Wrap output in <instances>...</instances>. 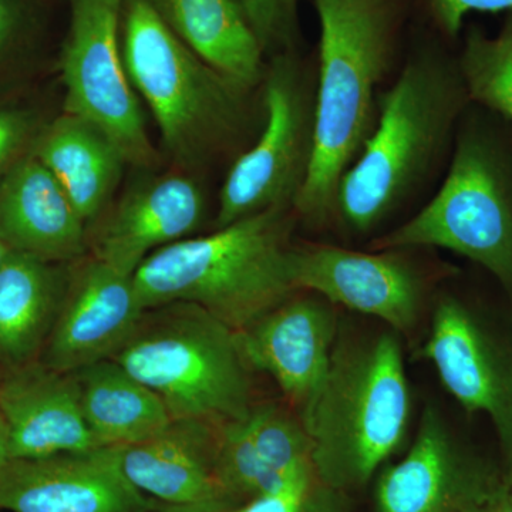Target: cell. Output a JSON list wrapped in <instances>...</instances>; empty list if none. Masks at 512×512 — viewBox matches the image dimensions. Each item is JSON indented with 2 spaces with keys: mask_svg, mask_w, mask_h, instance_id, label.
Returning <instances> with one entry per match:
<instances>
[{
  "mask_svg": "<svg viewBox=\"0 0 512 512\" xmlns=\"http://www.w3.org/2000/svg\"><path fill=\"white\" fill-rule=\"evenodd\" d=\"M320 26L315 148L293 204L312 228L335 221L340 180L379 116L377 89L392 67L412 0H312Z\"/></svg>",
  "mask_w": 512,
  "mask_h": 512,
  "instance_id": "1",
  "label": "cell"
},
{
  "mask_svg": "<svg viewBox=\"0 0 512 512\" xmlns=\"http://www.w3.org/2000/svg\"><path fill=\"white\" fill-rule=\"evenodd\" d=\"M457 60L423 40L379 100L375 130L340 180L335 221L355 234L379 227L420 190L466 110Z\"/></svg>",
  "mask_w": 512,
  "mask_h": 512,
  "instance_id": "2",
  "label": "cell"
},
{
  "mask_svg": "<svg viewBox=\"0 0 512 512\" xmlns=\"http://www.w3.org/2000/svg\"><path fill=\"white\" fill-rule=\"evenodd\" d=\"M292 207H278L158 249L133 275L144 311L200 306L239 332L295 293L289 269Z\"/></svg>",
  "mask_w": 512,
  "mask_h": 512,
  "instance_id": "3",
  "label": "cell"
},
{
  "mask_svg": "<svg viewBox=\"0 0 512 512\" xmlns=\"http://www.w3.org/2000/svg\"><path fill=\"white\" fill-rule=\"evenodd\" d=\"M413 399L393 330L342 329L303 419L316 473L330 487L369 481L406 437Z\"/></svg>",
  "mask_w": 512,
  "mask_h": 512,
  "instance_id": "4",
  "label": "cell"
},
{
  "mask_svg": "<svg viewBox=\"0 0 512 512\" xmlns=\"http://www.w3.org/2000/svg\"><path fill=\"white\" fill-rule=\"evenodd\" d=\"M120 43L130 82L150 107L175 163L197 167L238 141L251 90L195 55L147 0H124Z\"/></svg>",
  "mask_w": 512,
  "mask_h": 512,
  "instance_id": "5",
  "label": "cell"
},
{
  "mask_svg": "<svg viewBox=\"0 0 512 512\" xmlns=\"http://www.w3.org/2000/svg\"><path fill=\"white\" fill-rule=\"evenodd\" d=\"M111 359L153 390L173 420L222 424L254 406L237 332L192 303L146 309Z\"/></svg>",
  "mask_w": 512,
  "mask_h": 512,
  "instance_id": "6",
  "label": "cell"
},
{
  "mask_svg": "<svg viewBox=\"0 0 512 512\" xmlns=\"http://www.w3.org/2000/svg\"><path fill=\"white\" fill-rule=\"evenodd\" d=\"M372 248L447 249L483 266L512 293V157L501 138L478 124L461 128L439 191Z\"/></svg>",
  "mask_w": 512,
  "mask_h": 512,
  "instance_id": "7",
  "label": "cell"
},
{
  "mask_svg": "<svg viewBox=\"0 0 512 512\" xmlns=\"http://www.w3.org/2000/svg\"><path fill=\"white\" fill-rule=\"evenodd\" d=\"M269 59L262 79L264 128L222 184L215 228L272 208H293L311 171L315 77L298 52Z\"/></svg>",
  "mask_w": 512,
  "mask_h": 512,
  "instance_id": "8",
  "label": "cell"
},
{
  "mask_svg": "<svg viewBox=\"0 0 512 512\" xmlns=\"http://www.w3.org/2000/svg\"><path fill=\"white\" fill-rule=\"evenodd\" d=\"M124 0H70L60 53L64 113L90 121L110 137L127 164L156 170L160 154L124 66L120 43Z\"/></svg>",
  "mask_w": 512,
  "mask_h": 512,
  "instance_id": "9",
  "label": "cell"
},
{
  "mask_svg": "<svg viewBox=\"0 0 512 512\" xmlns=\"http://www.w3.org/2000/svg\"><path fill=\"white\" fill-rule=\"evenodd\" d=\"M410 251L360 252L329 244H293L289 256L293 288L382 320L397 335L410 336L429 286L426 272L410 258Z\"/></svg>",
  "mask_w": 512,
  "mask_h": 512,
  "instance_id": "10",
  "label": "cell"
},
{
  "mask_svg": "<svg viewBox=\"0 0 512 512\" xmlns=\"http://www.w3.org/2000/svg\"><path fill=\"white\" fill-rule=\"evenodd\" d=\"M420 353L467 412L487 414L511 466L512 340L456 296H441Z\"/></svg>",
  "mask_w": 512,
  "mask_h": 512,
  "instance_id": "11",
  "label": "cell"
},
{
  "mask_svg": "<svg viewBox=\"0 0 512 512\" xmlns=\"http://www.w3.org/2000/svg\"><path fill=\"white\" fill-rule=\"evenodd\" d=\"M336 306L311 292H295L237 332L252 370L268 373L285 403L305 419L332 359L340 320Z\"/></svg>",
  "mask_w": 512,
  "mask_h": 512,
  "instance_id": "12",
  "label": "cell"
},
{
  "mask_svg": "<svg viewBox=\"0 0 512 512\" xmlns=\"http://www.w3.org/2000/svg\"><path fill=\"white\" fill-rule=\"evenodd\" d=\"M143 312L133 276L86 254L66 265L62 305L39 362L73 373L111 359Z\"/></svg>",
  "mask_w": 512,
  "mask_h": 512,
  "instance_id": "13",
  "label": "cell"
},
{
  "mask_svg": "<svg viewBox=\"0 0 512 512\" xmlns=\"http://www.w3.org/2000/svg\"><path fill=\"white\" fill-rule=\"evenodd\" d=\"M204 212V194L190 175H148L87 227V254L133 276L158 249L190 237Z\"/></svg>",
  "mask_w": 512,
  "mask_h": 512,
  "instance_id": "14",
  "label": "cell"
},
{
  "mask_svg": "<svg viewBox=\"0 0 512 512\" xmlns=\"http://www.w3.org/2000/svg\"><path fill=\"white\" fill-rule=\"evenodd\" d=\"M147 495L121 473L116 448L9 460L0 471V511L148 512Z\"/></svg>",
  "mask_w": 512,
  "mask_h": 512,
  "instance_id": "15",
  "label": "cell"
},
{
  "mask_svg": "<svg viewBox=\"0 0 512 512\" xmlns=\"http://www.w3.org/2000/svg\"><path fill=\"white\" fill-rule=\"evenodd\" d=\"M0 424L9 460L96 450L84 420L73 373L42 362L5 370L0 384Z\"/></svg>",
  "mask_w": 512,
  "mask_h": 512,
  "instance_id": "16",
  "label": "cell"
},
{
  "mask_svg": "<svg viewBox=\"0 0 512 512\" xmlns=\"http://www.w3.org/2000/svg\"><path fill=\"white\" fill-rule=\"evenodd\" d=\"M218 426L173 420L150 439L116 447L121 473L140 493L164 504L227 507L218 474Z\"/></svg>",
  "mask_w": 512,
  "mask_h": 512,
  "instance_id": "17",
  "label": "cell"
},
{
  "mask_svg": "<svg viewBox=\"0 0 512 512\" xmlns=\"http://www.w3.org/2000/svg\"><path fill=\"white\" fill-rule=\"evenodd\" d=\"M308 466L311 437L286 403H254L247 416L218 426V474L228 498L252 500Z\"/></svg>",
  "mask_w": 512,
  "mask_h": 512,
  "instance_id": "18",
  "label": "cell"
},
{
  "mask_svg": "<svg viewBox=\"0 0 512 512\" xmlns=\"http://www.w3.org/2000/svg\"><path fill=\"white\" fill-rule=\"evenodd\" d=\"M0 244L50 264L87 254V225L33 153L0 180Z\"/></svg>",
  "mask_w": 512,
  "mask_h": 512,
  "instance_id": "19",
  "label": "cell"
},
{
  "mask_svg": "<svg viewBox=\"0 0 512 512\" xmlns=\"http://www.w3.org/2000/svg\"><path fill=\"white\" fill-rule=\"evenodd\" d=\"M490 477L468 460L441 414L427 407L409 453L380 476L377 510L458 512Z\"/></svg>",
  "mask_w": 512,
  "mask_h": 512,
  "instance_id": "20",
  "label": "cell"
},
{
  "mask_svg": "<svg viewBox=\"0 0 512 512\" xmlns=\"http://www.w3.org/2000/svg\"><path fill=\"white\" fill-rule=\"evenodd\" d=\"M32 153L56 178L87 227L113 202L127 164L104 131L64 111L45 123Z\"/></svg>",
  "mask_w": 512,
  "mask_h": 512,
  "instance_id": "21",
  "label": "cell"
},
{
  "mask_svg": "<svg viewBox=\"0 0 512 512\" xmlns=\"http://www.w3.org/2000/svg\"><path fill=\"white\" fill-rule=\"evenodd\" d=\"M185 46L232 82H262L265 52L241 0H147Z\"/></svg>",
  "mask_w": 512,
  "mask_h": 512,
  "instance_id": "22",
  "label": "cell"
},
{
  "mask_svg": "<svg viewBox=\"0 0 512 512\" xmlns=\"http://www.w3.org/2000/svg\"><path fill=\"white\" fill-rule=\"evenodd\" d=\"M66 265L9 252L0 266V366L37 362L55 326Z\"/></svg>",
  "mask_w": 512,
  "mask_h": 512,
  "instance_id": "23",
  "label": "cell"
},
{
  "mask_svg": "<svg viewBox=\"0 0 512 512\" xmlns=\"http://www.w3.org/2000/svg\"><path fill=\"white\" fill-rule=\"evenodd\" d=\"M80 404L99 448L130 446L173 421L163 400L113 359L73 372Z\"/></svg>",
  "mask_w": 512,
  "mask_h": 512,
  "instance_id": "24",
  "label": "cell"
},
{
  "mask_svg": "<svg viewBox=\"0 0 512 512\" xmlns=\"http://www.w3.org/2000/svg\"><path fill=\"white\" fill-rule=\"evenodd\" d=\"M456 60L468 100L512 121V12L495 36L468 30Z\"/></svg>",
  "mask_w": 512,
  "mask_h": 512,
  "instance_id": "25",
  "label": "cell"
},
{
  "mask_svg": "<svg viewBox=\"0 0 512 512\" xmlns=\"http://www.w3.org/2000/svg\"><path fill=\"white\" fill-rule=\"evenodd\" d=\"M315 466L302 468L281 487L227 512H333V497Z\"/></svg>",
  "mask_w": 512,
  "mask_h": 512,
  "instance_id": "26",
  "label": "cell"
},
{
  "mask_svg": "<svg viewBox=\"0 0 512 512\" xmlns=\"http://www.w3.org/2000/svg\"><path fill=\"white\" fill-rule=\"evenodd\" d=\"M265 55L298 52L303 0H241Z\"/></svg>",
  "mask_w": 512,
  "mask_h": 512,
  "instance_id": "27",
  "label": "cell"
},
{
  "mask_svg": "<svg viewBox=\"0 0 512 512\" xmlns=\"http://www.w3.org/2000/svg\"><path fill=\"white\" fill-rule=\"evenodd\" d=\"M37 0H0V66L28 55L40 35Z\"/></svg>",
  "mask_w": 512,
  "mask_h": 512,
  "instance_id": "28",
  "label": "cell"
},
{
  "mask_svg": "<svg viewBox=\"0 0 512 512\" xmlns=\"http://www.w3.org/2000/svg\"><path fill=\"white\" fill-rule=\"evenodd\" d=\"M45 126L39 114L23 107H0V180L32 153Z\"/></svg>",
  "mask_w": 512,
  "mask_h": 512,
  "instance_id": "29",
  "label": "cell"
},
{
  "mask_svg": "<svg viewBox=\"0 0 512 512\" xmlns=\"http://www.w3.org/2000/svg\"><path fill=\"white\" fill-rule=\"evenodd\" d=\"M431 26L446 39H456L473 12H512V0H416Z\"/></svg>",
  "mask_w": 512,
  "mask_h": 512,
  "instance_id": "30",
  "label": "cell"
},
{
  "mask_svg": "<svg viewBox=\"0 0 512 512\" xmlns=\"http://www.w3.org/2000/svg\"><path fill=\"white\" fill-rule=\"evenodd\" d=\"M458 512H512V490L504 476H491L461 503Z\"/></svg>",
  "mask_w": 512,
  "mask_h": 512,
  "instance_id": "31",
  "label": "cell"
},
{
  "mask_svg": "<svg viewBox=\"0 0 512 512\" xmlns=\"http://www.w3.org/2000/svg\"><path fill=\"white\" fill-rule=\"evenodd\" d=\"M227 507L222 505H168L151 508L148 512H227Z\"/></svg>",
  "mask_w": 512,
  "mask_h": 512,
  "instance_id": "32",
  "label": "cell"
},
{
  "mask_svg": "<svg viewBox=\"0 0 512 512\" xmlns=\"http://www.w3.org/2000/svg\"><path fill=\"white\" fill-rule=\"evenodd\" d=\"M8 461V446H6L5 433H3L2 424H0V471H2L3 467H5L6 464H8Z\"/></svg>",
  "mask_w": 512,
  "mask_h": 512,
  "instance_id": "33",
  "label": "cell"
},
{
  "mask_svg": "<svg viewBox=\"0 0 512 512\" xmlns=\"http://www.w3.org/2000/svg\"><path fill=\"white\" fill-rule=\"evenodd\" d=\"M9 249L5 247V245L0 244V266H2L3 261H5L6 256L9 255Z\"/></svg>",
  "mask_w": 512,
  "mask_h": 512,
  "instance_id": "34",
  "label": "cell"
},
{
  "mask_svg": "<svg viewBox=\"0 0 512 512\" xmlns=\"http://www.w3.org/2000/svg\"><path fill=\"white\" fill-rule=\"evenodd\" d=\"M504 478L505 481H507L508 485H510L512 490V464L511 466L507 467V470H505Z\"/></svg>",
  "mask_w": 512,
  "mask_h": 512,
  "instance_id": "35",
  "label": "cell"
},
{
  "mask_svg": "<svg viewBox=\"0 0 512 512\" xmlns=\"http://www.w3.org/2000/svg\"><path fill=\"white\" fill-rule=\"evenodd\" d=\"M3 376H5V370L0 366V384H2Z\"/></svg>",
  "mask_w": 512,
  "mask_h": 512,
  "instance_id": "36",
  "label": "cell"
}]
</instances>
